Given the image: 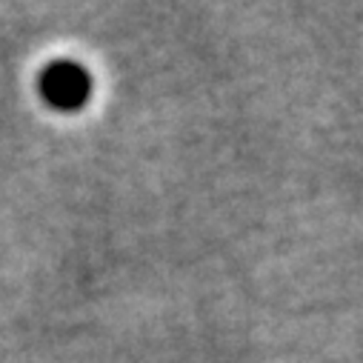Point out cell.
Masks as SVG:
<instances>
[{
    "label": "cell",
    "mask_w": 363,
    "mask_h": 363,
    "mask_svg": "<svg viewBox=\"0 0 363 363\" xmlns=\"http://www.w3.org/2000/svg\"><path fill=\"white\" fill-rule=\"evenodd\" d=\"M40 95L55 109H80L92 95V77L74 60H55L40 74Z\"/></svg>",
    "instance_id": "1"
}]
</instances>
